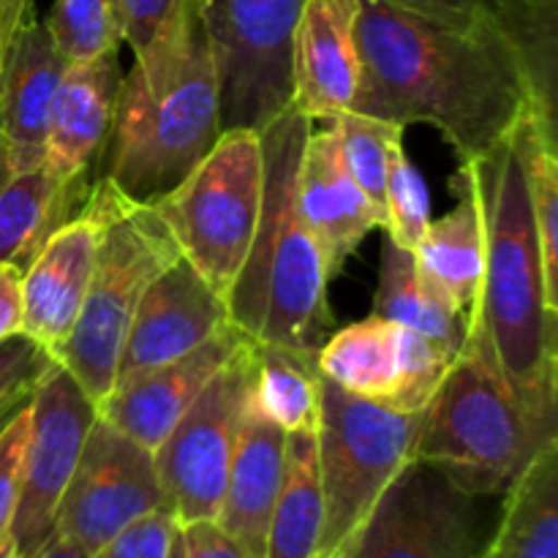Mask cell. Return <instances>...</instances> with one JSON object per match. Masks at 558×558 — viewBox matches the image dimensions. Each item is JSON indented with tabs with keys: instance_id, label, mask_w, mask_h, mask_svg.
<instances>
[{
	"instance_id": "4fadbf2b",
	"label": "cell",
	"mask_w": 558,
	"mask_h": 558,
	"mask_svg": "<svg viewBox=\"0 0 558 558\" xmlns=\"http://www.w3.org/2000/svg\"><path fill=\"white\" fill-rule=\"evenodd\" d=\"M452 354L428 338L371 314L332 330L316 352L322 379L392 412L417 414L452 365Z\"/></svg>"
},
{
	"instance_id": "d590c367",
	"label": "cell",
	"mask_w": 558,
	"mask_h": 558,
	"mask_svg": "<svg viewBox=\"0 0 558 558\" xmlns=\"http://www.w3.org/2000/svg\"><path fill=\"white\" fill-rule=\"evenodd\" d=\"M54 363L58 360L47 349L38 347L36 341H31L22 332L0 343V420L31 398L36 381Z\"/></svg>"
},
{
	"instance_id": "d6a6232c",
	"label": "cell",
	"mask_w": 558,
	"mask_h": 558,
	"mask_svg": "<svg viewBox=\"0 0 558 558\" xmlns=\"http://www.w3.org/2000/svg\"><path fill=\"white\" fill-rule=\"evenodd\" d=\"M430 223V194L423 174L407 156L403 140L392 145L385 185V232L401 248L414 251Z\"/></svg>"
},
{
	"instance_id": "5b68a950",
	"label": "cell",
	"mask_w": 558,
	"mask_h": 558,
	"mask_svg": "<svg viewBox=\"0 0 558 558\" xmlns=\"http://www.w3.org/2000/svg\"><path fill=\"white\" fill-rule=\"evenodd\" d=\"M556 439L507 385L488 343L469 330L466 343L423 409L414 461L445 474L458 490L501 496Z\"/></svg>"
},
{
	"instance_id": "5bb4252c",
	"label": "cell",
	"mask_w": 558,
	"mask_h": 558,
	"mask_svg": "<svg viewBox=\"0 0 558 558\" xmlns=\"http://www.w3.org/2000/svg\"><path fill=\"white\" fill-rule=\"evenodd\" d=\"M349 558H477L474 496L412 461L381 494Z\"/></svg>"
},
{
	"instance_id": "4316f807",
	"label": "cell",
	"mask_w": 558,
	"mask_h": 558,
	"mask_svg": "<svg viewBox=\"0 0 558 558\" xmlns=\"http://www.w3.org/2000/svg\"><path fill=\"white\" fill-rule=\"evenodd\" d=\"M374 316L428 338L447 354L458 357L469 336V319L447 305L420 278L412 251L385 238L381 243L379 283L374 294Z\"/></svg>"
},
{
	"instance_id": "e0dca14e",
	"label": "cell",
	"mask_w": 558,
	"mask_h": 558,
	"mask_svg": "<svg viewBox=\"0 0 558 558\" xmlns=\"http://www.w3.org/2000/svg\"><path fill=\"white\" fill-rule=\"evenodd\" d=\"M243 338L245 332H240L234 325H227L185 357L114 387L98 403V417L107 420L109 425H114L120 434L134 439L145 450L156 452V447L167 439L169 430L199 398L207 381L232 360Z\"/></svg>"
},
{
	"instance_id": "7c38bea8",
	"label": "cell",
	"mask_w": 558,
	"mask_h": 558,
	"mask_svg": "<svg viewBox=\"0 0 558 558\" xmlns=\"http://www.w3.org/2000/svg\"><path fill=\"white\" fill-rule=\"evenodd\" d=\"M158 510L169 507L153 452L98 417L58 507L54 532L93 556L114 534Z\"/></svg>"
},
{
	"instance_id": "cb8c5ba5",
	"label": "cell",
	"mask_w": 558,
	"mask_h": 558,
	"mask_svg": "<svg viewBox=\"0 0 558 558\" xmlns=\"http://www.w3.org/2000/svg\"><path fill=\"white\" fill-rule=\"evenodd\" d=\"M452 189L458 196L456 207L428 223L412 254L420 278L469 319L483 287V218L463 167H458Z\"/></svg>"
},
{
	"instance_id": "484cf974",
	"label": "cell",
	"mask_w": 558,
	"mask_h": 558,
	"mask_svg": "<svg viewBox=\"0 0 558 558\" xmlns=\"http://www.w3.org/2000/svg\"><path fill=\"white\" fill-rule=\"evenodd\" d=\"M325 494L316 434H287L283 477L267 526L265 558H319Z\"/></svg>"
},
{
	"instance_id": "ee69618b",
	"label": "cell",
	"mask_w": 558,
	"mask_h": 558,
	"mask_svg": "<svg viewBox=\"0 0 558 558\" xmlns=\"http://www.w3.org/2000/svg\"><path fill=\"white\" fill-rule=\"evenodd\" d=\"M330 558H349V548H341L338 554H332Z\"/></svg>"
},
{
	"instance_id": "6da1fadb",
	"label": "cell",
	"mask_w": 558,
	"mask_h": 558,
	"mask_svg": "<svg viewBox=\"0 0 558 558\" xmlns=\"http://www.w3.org/2000/svg\"><path fill=\"white\" fill-rule=\"evenodd\" d=\"M360 85L352 112L428 123L469 161L532 114L521 63L494 9L469 31L392 5L357 0Z\"/></svg>"
},
{
	"instance_id": "f35d334b",
	"label": "cell",
	"mask_w": 558,
	"mask_h": 558,
	"mask_svg": "<svg viewBox=\"0 0 558 558\" xmlns=\"http://www.w3.org/2000/svg\"><path fill=\"white\" fill-rule=\"evenodd\" d=\"M183 534L191 558H251L216 521L189 523Z\"/></svg>"
},
{
	"instance_id": "7a4b0ae2",
	"label": "cell",
	"mask_w": 558,
	"mask_h": 558,
	"mask_svg": "<svg viewBox=\"0 0 558 558\" xmlns=\"http://www.w3.org/2000/svg\"><path fill=\"white\" fill-rule=\"evenodd\" d=\"M483 218V287L469 330L488 343L507 385L543 423L556 425L558 311L545 292L543 256L523 163L512 142L461 161Z\"/></svg>"
},
{
	"instance_id": "30bf717a",
	"label": "cell",
	"mask_w": 558,
	"mask_h": 558,
	"mask_svg": "<svg viewBox=\"0 0 558 558\" xmlns=\"http://www.w3.org/2000/svg\"><path fill=\"white\" fill-rule=\"evenodd\" d=\"M254 347V338L245 336L153 452L167 507L180 526L218 521L240 417L248 403Z\"/></svg>"
},
{
	"instance_id": "83f0119b",
	"label": "cell",
	"mask_w": 558,
	"mask_h": 558,
	"mask_svg": "<svg viewBox=\"0 0 558 558\" xmlns=\"http://www.w3.org/2000/svg\"><path fill=\"white\" fill-rule=\"evenodd\" d=\"M248 403L283 434H316L322 412V374L316 352L256 343Z\"/></svg>"
},
{
	"instance_id": "7402d4cb",
	"label": "cell",
	"mask_w": 558,
	"mask_h": 558,
	"mask_svg": "<svg viewBox=\"0 0 558 558\" xmlns=\"http://www.w3.org/2000/svg\"><path fill=\"white\" fill-rule=\"evenodd\" d=\"M283 456L287 434L245 403L216 523L251 558H265L267 526L283 477Z\"/></svg>"
},
{
	"instance_id": "b9f144b4",
	"label": "cell",
	"mask_w": 558,
	"mask_h": 558,
	"mask_svg": "<svg viewBox=\"0 0 558 558\" xmlns=\"http://www.w3.org/2000/svg\"><path fill=\"white\" fill-rule=\"evenodd\" d=\"M27 558H90V556H87L80 545H74L71 539L60 537V534L54 532L52 537L41 545V548L33 550Z\"/></svg>"
},
{
	"instance_id": "8d00e7d4",
	"label": "cell",
	"mask_w": 558,
	"mask_h": 558,
	"mask_svg": "<svg viewBox=\"0 0 558 558\" xmlns=\"http://www.w3.org/2000/svg\"><path fill=\"white\" fill-rule=\"evenodd\" d=\"M178 526V518L169 510L150 512L114 534L90 558H167Z\"/></svg>"
},
{
	"instance_id": "4dcf8cb0",
	"label": "cell",
	"mask_w": 558,
	"mask_h": 558,
	"mask_svg": "<svg viewBox=\"0 0 558 558\" xmlns=\"http://www.w3.org/2000/svg\"><path fill=\"white\" fill-rule=\"evenodd\" d=\"M325 123L336 134L343 167L352 174L354 183L360 185V191L374 202L381 223H385L387 167H390L392 145L403 140V125L368 118V114L360 112H341L336 118L325 120Z\"/></svg>"
},
{
	"instance_id": "d6986e66",
	"label": "cell",
	"mask_w": 558,
	"mask_h": 558,
	"mask_svg": "<svg viewBox=\"0 0 558 558\" xmlns=\"http://www.w3.org/2000/svg\"><path fill=\"white\" fill-rule=\"evenodd\" d=\"M357 0H308L292 44V107L308 120L352 112L360 85Z\"/></svg>"
},
{
	"instance_id": "ab89813d",
	"label": "cell",
	"mask_w": 558,
	"mask_h": 558,
	"mask_svg": "<svg viewBox=\"0 0 558 558\" xmlns=\"http://www.w3.org/2000/svg\"><path fill=\"white\" fill-rule=\"evenodd\" d=\"M22 332V270L0 262V343Z\"/></svg>"
},
{
	"instance_id": "74e56055",
	"label": "cell",
	"mask_w": 558,
	"mask_h": 558,
	"mask_svg": "<svg viewBox=\"0 0 558 558\" xmlns=\"http://www.w3.org/2000/svg\"><path fill=\"white\" fill-rule=\"evenodd\" d=\"M390 3L414 11V14L430 16L436 22H445L458 31L480 25L494 9V0H390Z\"/></svg>"
},
{
	"instance_id": "3957f363",
	"label": "cell",
	"mask_w": 558,
	"mask_h": 558,
	"mask_svg": "<svg viewBox=\"0 0 558 558\" xmlns=\"http://www.w3.org/2000/svg\"><path fill=\"white\" fill-rule=\"evenodd\" d=\"M314 120L289 107L259 131L262 213L227 298L229 322L256 343L319 352L336 330L325 254L298 205V169Z\"/></svg>"
},
{
	"instance_id": "ac0fdd59",
	"label": "cell",
	"mask_w": 558,
	"mask_h": 558,
	"mask_svg": "<svg viewBox=\"0 0 558 558\" xmlns=\"http://www.w3.org/2000/svg\"><path fill=\"white\" fill-rule=\"evenodd\" d=\"M65 65L44 20L31 9L0 54V136L16 172L44 163L49 109Z\"/></svg>"
},
{
	"instance_id": "9c48e42d",
	"label": "cell",
	"mask_w": 558,
	"mask_h": 558,
	"mask_svg": "<svg viewBox=\"0 0 558 558\" xmlns=\"http://www.w3.org/2000/svg\"><path fill=\"white\" fill-rule=\"evenodd\" d=\"M308 0H196L221 93V131H262L292 107V44Z\"/></svg>"
},
{
	"instance_id": "277c9868",
	"label": "cell",
	"mask_w": 558,
	"mask_h": 558,
	"mask_svg": "<svg viewBox=\"0 0 558 558\" xmlns=\"http://www.w3.org/2000/svg\"><path fill=\"white\" fill-rule=\"evenodd\" d=\"M221 134V93L196 0L178 36L123 74L104 178L153 205L172 191ZM101 167V163H98Z\"/></svg>"
},
{
	"instance_id": "836d02e7",
	"label": "cell",
	"mask_w": 558,
	"mask_h": 558,
	"mask_svg": "<svg viewBox=\"0 0 558 558\" xmlns=\"http://www.w3.org/2000/svg\"><path fill=\"white\" fill-rule=\"evenodd\" d=\"M118 9L123 41L134 52V60H145L178 36L191 0H118Z\"/></svg>"
},
{
	"instance_id": "2e32d148",
	"label": "cell",
	"mask_w": 558,
	"mask_h": 558,
	"mask_svg": "<svg viewBox=\"0 0 558 558\" xmlns=\"http://www.w3.org/2000/svg\"><path fill=\"white\" fill-rule=\"evenodd\" d=\"M101 223L90 205L54 229L22 270V336L58 360L69 341L98 256Z\"/></svg>"
},
{
	"instance_id": "44dd1931",
	"label": "cell",
	"mask_w": 558,
	"mask_h": 558,
	"mask_svg": "<svg viewBox=\"0 0 558 558\" xmlns=\"http://www.w3.org/2000/svg\"><path fill=\"white\" fill-rule=\"evenodd\" d=\"M298 205L325 254L330 281L343 270L360 243L381 227L374 202L343 167L330 125L322 131L311 129L305 140L298 169Z\"/></svg>"
},
{
	"instance_id": "f546056e",
	"label": "cell",
	"mask_w": 558,
	"mask_h": 558,
	"mask_svg": "<svg viewBox=\"0 0 558 558\" xmlns=\"http://www.w3.org/2000/svg\"><path fill=\"white\" fill-rule=\"evenodd\" d=\"M512 142L526 178L529 207L537 229L548 303L558 311V142L556 125L526 114L512 129Z\"/></svg>"
},
{
	"instance_id": "603a6c76",
	"label": "cell",
	"mask_w": 558,
	"mask_h": 558,
	"mask_svg": "<svg viewBox=\"0 0 558 558\" xmlns=\"http://www.w3.org/2000/svg\"><path fill=\"white\" fill-rule=\"evenodd\" d=\"M93 180H63L47 163L16 172L0 136V262L25 270L49 234L82 210Z\"/></svg>"
},
{
	"instance_id": "60d3db41",
	"label": "cell",
	"mask_w": 558,
	"mask_h": 558,
	"mask_svg": "<svg viewBox=\"0 0 558 558\" xmlns=\"http://www.w3.org/2000/svg\"><path fill=\"white\" fill-rule=\"evenodd\" d=\"M31 9V0H0V54H3L5 44H9V38L14 36V31Z\"/></svg>"
},
{
	"instance_id": "1f68e13d",
	"label": "cell",
	"mask_w": 558,
	"mask_h": 558,
	"mask_svg": "<svg viewBox=\"0 0 558 558\" xmlns=\"http://www.w3.org/2000/svg\"><path fill=\"white\" fill-rule=\"evenodd\" d=\"M44 25L65 63L118 52L123 44L118 0H54Z\"/></svg>"
},
{
	"instance_id": "8fae6325",
	"label": "cell",
	"mask_w": 558,
	"mask_h": 558,
	"mask_svg": "<svg viewBox=\"0 0 558 558\" xmlns=\"http://www.w3.org/2000/svg\"><path fill=\"white\" fill-rule=\"evenodd\" d=\"M25 452L20 469V499L14 515L16 556L27 558L54 534V518L80 463L98 407L80 381L54 363L27 398Z\"/></svg>"
},
{
	"instance_id": "d4e9b609",
	"label": "cell",
	"mask_w": 558,
	"mask_h": 558,
	"mask_svg": "<svg viewBox=\"0 0 558 558\" xmlns=\"http://www.w3.org/2000/svg\"><path fill=\"white\" fill-rule=\"evenodd\" d=\"M505 512L477 558H558V441L507 488Z\"/></svg>"
},
{
	"instance_id": "52a82bcc",
	"label": "cell",
	"mask_w": 558,
	"mask_h": 558,
	"mask_svg": "<svg viewBox=\"0 0 558 558\" xmlns=\"http://www.w3.org/2000/svg\"><path fill=\"white\" fill-rule=\"evenodd\" d=\"M259 131H221L205 158L153 202L183 259L227 303L245 265L262 213Z\"/></svg>"
},
{
	"instance_id": "7bdbcfd3",
	"label": "cell",
	"mask_w": 558,
	"mask_h": 558,
	"mask_svg": "<svg viewBox=\"0 0 558 558\" xmlns=\"http://www.w3.org/2000/svg\"><path fill=\"white\" fill-rule=\"evenodd\" d=\"M167 558H191V554H189V545H185L183 526H178V532H174L172 545H169V554H167Z\"/></svg>"
},
{
	"instance_id": "8992f818",
	"label": "cell",
	"mask_w": 558,
	"mask_h": 558,
	"mask_svg": "<svg viewBox=\"0 0 558 558\" xmlns=\"http://www.w3.org/2000/svg\"><path fill=\"white\" fill-rule=\"evenodd\" d=\"M87 205L101 223V240L80 319L60 349L58 363L98 407L114 387L120 354L142 294L153 278L183 254L156 207L125 196L104 174H96L90 183Z\"/></svg>"
},
{
	"instance_id": "f1b7e54d",
	"label": "cell",
	"mask_w": 558,
	"mask_h": 558,
	"mask_svg": "<svg viewBox=\"0 0 558 558\" xmlns=\"http://www.w3.org/2000/svg\"><path fill=\"white\" fill-rule=\"evenodd\" d=\"M494 16L521 63L532 114L556 125L558 0H494Z\"/></svg>"
},
{
	"instance_id": "ba28073f",
	"label": "cell",
	"mask_w": 558,
	"mask_h": 558,
	"mask_svg": "<svg viewBox=\"0 0 558 558\" xmlns=\"http://www.w3.org/2000/svg\"><path fill=\"white\" fill-rule=\"evenodd\" d=\"M420 425L423 412H392L322 379L316 450L325 532L319 558H330L357 537L387 485L414 461Z\"/></svg>"
},
{
	"instance_id": "ffe728a7",
	"label": "cell",
	"mask_w": 558,
	"mask_h": 558,
	"mask_svg": "<svg viewBox=\"0 0 558 558\" xmlns=\"http://www.w3.org/2000/svg\"><path fill=\"white\" fill-rule=\"evenodd\" d=\"M123 71L118 52L65 65L54 90L44 163L63 180H96L112 134Z\"/></svg>"
},
{
	"instance_id": "f6af8a7d",
	"label": "cell",
	"mask_w": 558,
	"mask_h": 558,
	"mask_svg": "<svg viewBox=\"0 0 558 558\" xmlns=\"http://www.w3.org/2000/svg\"><path fill=\"white\" fill-rule=\"evenodd\" d=\"M22 403H25V401H22ZM9 417H11V414H5V417L0 420V428H3V423H5V420H9Z\"/></svg>"
},
{
	"instance_id": "9a60e30c",
	"label": "cell",
	"mask_w": 558,
	"mask_h": 558,
	"mask_svg": "<svg viewBox=\"0 0 558 558\" xmlns=\"http://www.w3.org/2000/svg\"><path fill=\"white\" fill-rule=\"evenodd\" d=\"M227 325H232L227 303L180 256L142 294L125 336L114 387L185 357Z\"/></svg>"
},
{
	"instance_id": "e575fe53",
	"label": "cell",
	"mask_w": 558,
	"mask_h": 558,
	"mask_svg": "<svg viewBox=\"0 0 558 558\" xmlns=\"http://www.w3.org/2000/svg\"><path fill=\"white\" fill-rule=\"evenodd\" d=\"M27 428H31V414H27L25 401L11 412V417L0 428V558H20L14 545V515Z\"/></svg>"
}]
</instances>
